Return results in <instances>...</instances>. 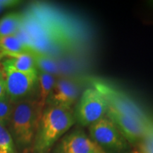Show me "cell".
<instances>
[{
  "mask_svg": "<svg viewBox=\"0 0 153 153\" xmlns=\"http://www.w3.org/2000/svg\"><path fill=\"white\" fill-rule=\"evenodd\" d=\"M22 28L32 49L55 59L72 52L77 45L65 22L43 8L33 7L23 14Z\"/></svg>",
  "mask_w": 153,
  "mask_h": 153,
  "instance_id": "6da1fadb",
  "label": "cell"
},
{
  "mask_svg": "<svg viewBox=\"0 0 153 153\" xmlns=\"http://www.w3.org/2000/svg\"><path fill=\"white\" fill-rule=\"evenodd\" d=\"M75 123L72 108L46 106L42 112L34 138V152L47 153Z\"/></svg>",
  "mask_w": 153,
  "mask_h": 153,
  "instance_id": "7a4b0ae2",
  "label": "cell"
},
{
  "mask_svg": "<svg viewBox=\"0 0 153 153\" xmlns=\"http://www.w3.org/2000/svg\"><path fill=\"white\" fill-rule=\"evenodd\" d=\"M42 112L37 99L29 98L14 103L9 126L19 149L26 150L33 145Z\"/></svg>",
  "mask_w": 153,
  "mask_h": 153,
  "instance_id": "3957f363",
  "label": "cell"
},
{
  "mask_svg": "<svg viewBox=\"0 0 153 153\" xmlns=\"http://www.w3.org/2000/svg\"><path fill=\"white\" fill-rule=\"evenodd\" d=\"M91 87L104 97L108 108L131 119L153 124V116L145 111L131 97L109 82L98 78L89 79Z\"/></svg>",
  "mask_w": 153,
  "mask_h": 153,
  "instance_id": "277c9868",
  "label": "cell"
},
{
  "mask_svg": "<svg viewBox=\"0 0 153 153\" xmlns=\"http://www.w3.org/2000/svg\"><path fill=\"white\" fill-rule=\"evenodd\" d=\"M91 139L106 153H122L130 148V144L116 126L105 116L89 126Z\"/></svg>",
  "mask_w": 153,
  "mask_h": 153,
  "instance_id": "5b68a950",
  "label": "cell"
},
{
  "mask_svg": "<svg viewBox=\"0 0 153 153\" xmlns=\"http://www.w3.org/2000/svg\"><path fill=\"white\" fill-rule=\"evenodd\" d=\"M108 106L104 97L91 87L82 94L74 111L76 123L89 127L106 115Z\"/></svg>",
  "mask_w": 153,
  "mask_h": 153,
  "instance_id": "8992f818",
  "label": "cell"
},
{
  "mask_svg": "<svg viewBox=\"0 0 153 153\" xmlns=\"http://www.w3.org/2000/svg\"><path fill=\"white\" fill-rule=\"evenodd\" d=\"M5 74L7 95L14 103L32 98L38 88V72H22L9 67H2Z\"/></svg>",
  "mask_w": 153,
  "mask_h": 153,
  "instance_id": "52a82bcc",
  "label": "cell"
},
{
  "mask_svg": "<svg viewBox=\"0 0 153 153\" xmlns=\"http://www.w3.org/2000/svg\"><path fill=\"white\" fill-rule=\"evenodd\" d=\"M106 116L116 126L131 145L136 146L153 131V124H147L131 119L108 108Z\"/></svg>",
  "mask_w": 153,
  "mask_h": 153,
  "instance_id": "ba28073f",
  "label": "cell"
},
{
  "mask_svg": "<svg viewBox=\"0 0 153 153\" xmlns=\"http://www.w3.org/2000/svg\"><path fill=\"white\" fill-rule=\"evenodd\" d=\"M56 153H106L81 129L74 130L63 137Z\"/></svg>",
  "mask_w": 153,
  "mask_h": 153,
  "instance_id": "9c48e42d",
  "label": "cell"
},
{
  "mask_svg": "<svg viewBox=\"0 0 153 153\" xmlns=\"http://www.w3.org/2000/svg\"><path fill=\"white\" fill-rule=\"evenodd\" d=\"M79 87L75 80L68 77L56 79L45 106L72 108L79 94Z\"/></svg>",
  "mask_w": 153,
  "mask_h": 153,
  "instance_id": "30bf717a",
  "label": "cell"
},
{
  "mask_svg": "<svg viewBox=\"0 0 153 153\" xmlns=\"http://www.w3.org/2000/svg\"><path fill=\"white\" fill-rule=\"evenodd\" d=\"M0 50L4 57H14L29 53L31 48L25 45L16 35H14L0 40Z\"/></svg>",
  "mask_w": 153,
  "mask_h": 153,
  "instance_id": "8fae6325",
  "label": "cell"
},
{
  "mask_svg": "<svg viewBox=\"0 0 153 153\" xmlns=\"http://www.w3.org/2000/svg\"><path fill=\"white\" fill-rule=\"evenodd\" d=\"M23 24V14L13 12L4 16L0 19V40L14 36L21 29Z\"/></svg>",
  "mask_w": 153,
  "mask_h": 153,
  "instance_id": "7c38bea8",
  "label": "cell"
},
{
  "mask_svg": "<svg viewBox=\"0 0 153 153\" xmlns=\"http://www.w3.org/2000/svg\"><path fill=\"white\" fill-rule=\"evenodd\" d=\"M30 55L33 57L38 72H45L55 76L60 72V66L54 57L39 53L31 48Z\"/></svg>",
  "mask_w": 153,
  "mask_h": 153,
  "instance_id": "4fadbf2b",
  "label": "cell"
},
{
  "mask_svg": "<svg viewBox=\"0 0 153 153\" xmlns=\"http://www.w3.org/2000/svg\"><path fill=\"white\" fill-rule=\"evenodd\" d=\"M2 67H9L22 72H38L30 53H25L14 57H7L2 62Z\"/></svg>",
  "mask_w": 153,
  "mask_h": 153,
  "instance_id": "5bb4252c",
  "label": "cell"
},
{
  "mask_svg": "<svg viewBox=\"0 0 153 153\" xmlns=\"http://www.w3.org/2000/svg\"><path fill=\"white\" fill-rule=\"evenodd\" d=\"M55 81H56L55 76L52 75V74L45 73V72H38V98L37 100L42 111H43L45 108L47 99L48 98L51 91H52Z\"/></svg>",
  "mask_w": 153,
  "mask_h": 153,
  "instance_id": "9a60e30c",
  "label": "cell"
},
{
  "mask_svg": "<svg viewBox=\"0 0 153 153\" xmlns=\"http://www.w3.org/2000/svg\"><path fill=\"white\" fill-rule=\"evenodd\" d=\"M14 106V103L7 96L0 99V124L4 127L9 125Z\"/></svg>",
  "mask_w": 153,
  "mask_h": 153,
  "instance_id": "2e32d148",
  "label": "cell"
},
{
  "mask_svg": "<svg viewBox=\"0 0 153 153\" xmlns=\"http://www.w3.org/2000/svg\"><path fill=\"white\" fill-rule=\"evenodd\" d=\"M0 148L8 153H15V145L9 132L0 124Z\"/></svg>",
  "mask_w": 153,
  "mask_h": 153,
  "instance_id": "e0dca14e",
  "label": "cell"
},
{
  "mask_svg": "<svg viewBox=\"0 0 153 153\" xmlns=\"http://www.w3.org/2000/svg\"><path fill=\"white\" fill-rule=\"evenodd\" d=\"M135 148V150L139 153H153V131L140 141Z\"/></svg>",
  "mask_w": 153,
  "mask_h": 153,
  "instance_id": "ac0fdd59",
  "label": "cell"
},
{
  "mask_svg": "<svg viewBox=\"0 0 153 153\" xmlns=\"http://www.w3.org/2000/svg\"><path fill=\"white\" fill-rule=\"evenodd\" d=\"M7 85H6L5 74L3 68H0V99L7 97Z\"/></svg>",
  "mask_w": 153,
  "mask_h": 153,
  "instance_id": "d6986e66",
  "label": "cell"
},
{
  "mask_svg": "<svg viewBox=\"0 0 153 153\" xmlns=\"http://www.w3.org/2000/svg\"><path fill=\"white\" fill-rule=\"evenodd\" d=\"M20 1L16 0H0V12L7 8H11L20 4Z\"/></svg>",
  "mask_w": 153,
  "mask_h": 153,
  "instance_id": "ffe728a7",
  "label": "cell"
},
{
  "mask_svg": "<svg viewBox=\"0 0 153 153\" xmlns=\"http://www.w3.org/2000/svg\"><path fill=\"white\" fill-rule=\"evenodd\" d=\"M4 57V55L2 54V53H1V50H0V60H2Z\"/></svg>",
  "mask_w": 153,
  "mask_h": 153,
  "instance_id": "44dd1931",
  "label": "cell"
},
{
  "mask_svg": "<svg viewBox=\"0 0 153 153\" xmlns=\"http://www.w3.org/2000/svg\"><path fill=\"white\" fill-rule=\"evenodd\" d=\"M131 153H139L138 152H137V151H136V150H135V151H133V152H131Z\"/></svg>",
  "mask_w": 153,
  "mask_h": 153,
  "instance_id": "7402d4cb",
  "label": "cell"
}]
</instances>
